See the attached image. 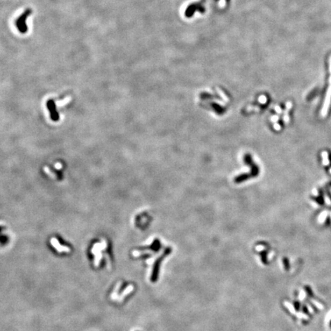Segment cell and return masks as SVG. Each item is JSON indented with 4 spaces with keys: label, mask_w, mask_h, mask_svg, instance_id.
<instances>
[{
    "label": "cell",
    "mask_w": 331,
    "mask_h": 331,
    "mask_svg": "<svg viewBox=\"0 0 331 331\" xmlns=\"http://www.w3.org/2000/svg\"><path fill=\"white\" fill-rule=\"evenodd\" d=\"M32 9L30 8H27L26 10L24 11L23 13L19 17H18L15 22V25H16L17 29L19 30V32L24 34L27 32L28 27L27 24H26V21H27V18L30 15H32Z\"/></svg>",
    "instance_id": "1"
},
{
    "label": "cell",
    "mask_w": 331,
    "mask_h": 331,
    "mask_svg": "<svg viewBox=\"0 0 331 331\" xmlns=\"http://www.w3.org/2000/svg\"><path fill=\"white\" fill-rule=\"evenodd\" d=\"M329 70H330V78H329V87L327 89L326 99H325L324 108H327L329 103L331 99V55L329 58Z\"/></svg>",
    "instance_id": "2"
},
{
    "label": "cell",
    "mask_w": 331,
    "mask_h": 331,
    "mask_svg": "<svg viewBox=\"0 0 331 331\" xmlns=\"http://www.w3.org/2000/svg\"><path fill=\"white\" fill-rule=\"evenodd\" d=\"M330 326H331V322H330Z\"/></svg>",
    "instance_id": "3"
}]
</instances>
